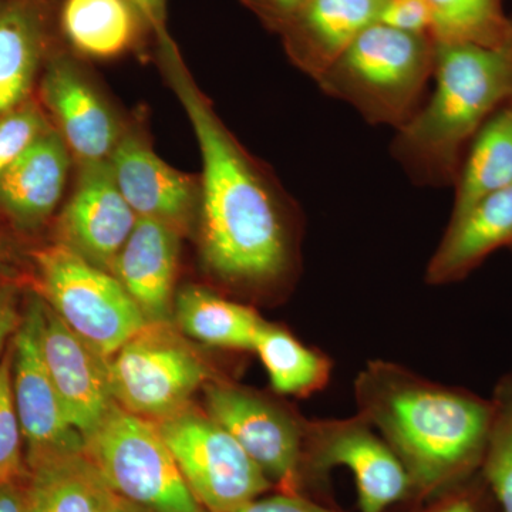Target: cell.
<instances>
[{
	"label": "cell",
	"instance_id": "cell-1",
	"mask_svg": "<svg viewBox=\"0 0 512 512\" xmlns=\"http://www.w3.org/2000/svg\"><path fill=\"white\" fill-rule=\"evenodd\" d=\"M175 90L190 117L202 156V254L212 274L235 288L264 289L284 281L295 264V241L278 195L178 64Z\"/></svg>",
	"mask_w": 512,
	"mask_h": 512
},
{
	"label": "cell",
	"instance_id": "cell-2",
	"mask_svg": "<svg viewBox=\"0 0 512 512\" xmlns=\"http://www.w3.org/2000/svg\"><path fill=\"white\" fill-rule=\"evenodd\" d=\"M357 414L403 464L417 501L446 493L480 473L490 399L417 375L390 360H370L353 383Z\"/></svg>",
	"mask_w": 512,
	"mask_h": 512
},
{
	"label": "cell",
	"instance_id": "cell-3",
	"mask_svg": "<svg viewBox=\"0 0 512 512\" xmlns=\"http://www.w3.org/2000/svg\"><path fill=\"white\" fill-rule=\"evenodd\" d=\"M436 92L397 131L393 154L420 184L456 180L460 158L485 121L512 100V46L436 43Z\"/></svg>",
	"mask_w": 512,
	"mask_h": 512
},
{
	"label": "cell",
	"instance_id": "cell-4",
	"mask_svg": "<svg viewBox=\"0 0 512 512\" xmlns=\"http://www.w3.org/2000/svg\"><path fill=\"white\" fill-rule=\"evenodd\" d=\"M436 42L376 22L363 30L318 80L320 89L346 101L369 123L399 128L416 113L434 72Z\"/></svg>",
	"mask_w": 512,
	"mask_h": 512
},
{
	"label": "cell",
	"instance_id": "cell-5",
	"mask_svg": "<svg viewBox=\"0 0 512 512\" xmlns=\"http://www.w3.org/2000/svg\"><path fill=\"white\" fill-rule=\"evenodd\" d=\"M86 454L119 497L151 512H211L192 494L154 421L117 406Z\"/></svg>",
	"mask_w": 512,
	"mask_h": 512
},
{
	"label": "cell",
	"instance_id": "cell-6",
	"mask_svg": "<svg viewBox=\"0 0 512 512\" xmlns=\"http://www.w3.org/2000/svg\"><path fill=\"white\" fill-rule=\"evenodd\" d=\"M36 259L47 305L100 355L110 359L148 325L119 279L73 249L56 245Z\"/></svg>",
	"mask_w": 512,
	"mask_h": 512
},
{
	"label": "cell",
	"instance_id": "cell-7",
	"mask_svg": "<svg viewBox=\"0 0 512 512\" xmlns=\"http://www.w3.org/2000/svg\"><path fill=\"white\" fill-rule=\"evenodd\" d=\"M109 376L121 409L157 423L190 406L208 369L170 323H148L110 357Z\"/></svg>",
	"mask_w": 512,
	"mask_h": 512
},
{
	"label": "cell",
	"instance_id": "cell-8",
	"mask_svg": "<svg viewBox=\"0 0 512 512\" xmlns=\"http://www.w3.org/2000/svg\"><path fill=\"white\" fill-rule=\"evenodd\" d=\"M156 424L192 494L208 511L237 512L271 490L244 448L207 412L190 404Z\"/></svg>",
	"mask_w": 512,
	"mask_h": 512
},
{
	"label": "cell",
	"instance_id": "cell-9",
	"mask_svg": "<svg viewBox=\"0 0 512 512\" xmlns=\"http://www.w3.org/2000/svg\"><path fill=\"white\" fill-rule=\"evenodd\" d=\"M205 407L208 416L244 448L272 487L302 494L308 420L264 394L224 382L205 387Z\"/></svg>",
	"mask_w": 512,
	"mask_h": 512
},
{
	"label": "cell",
	"instance_id": "cell-10",
	"mask_svg": "<svg viewBox=\"0 0 512 512\" xmlns=\"http://www.w3.org/2000/svg\"><path fill=\"white\" fill-rule=\"evenodd\" d=\"M335 467L348 468L355 477L360 512H386L412 493L399 458L359 414L308 420L306 481L318 480Z\"/></svg>",
	"mask_w": 512,
	"mask_h": 512
},
{
	"label": "cell",
	"instance_id": "cell-11",
	"mask_svg": "<svg viewBox=\"0 0 512 512\" xmlns=\"http://www.w3.org/2000/svg\"><path fill=\"white\" fill-rule=\"evenodd\" d=\"M43 302L33 301L16 332L12 360L13 396L23 441L26 467L46 458L83 453L86 443L67 420L40 349Z\"/></svg>",
	"mask_w": 512,
	"mask_h": 512
},
{
	"label": "cell",
	"instance_id": "cell-12",
	"mask_svg": "<svg viewBox=\"0 0 512 512\" xmlns=\"http://www.w3.org/2000/svg\"><path fill=\"white\" fill-rule=\"evenodd\" d=\"M40 349L63 412L86 443L119 406L111 393L109 359L84 342L46 303Z\"/></svg>",
	"mask_w": 512,
	"mask_h": 512
},
{
	"label": "cell",
	"instance_id": "cell-13",
	"mask_svg": "<svg viewBox=\"0 0 512 512\" xmlns=\"http://www.w3.org/2000/svg\"><path fill=\"white\" fill-rule=\"evenodd\" d=\"M137 221V214L117 187L109 164L87 165L63 212V245L93 265L111 271Z\"/></svg>",
	"mask_w": 512,
	"mask_h": 512
},
{
	"label": "cell",
	"instance_id": "cell-14",
	"mask_svg": "<svg viewBox=\"0 0 512 512\" xmlns=\"http://www.w3.org/2000/svg\"><path fill=\"white\" fill-rule=\"evenodd\" d=\"M180 239L177 229L138 217L136 227L111 266L147 323H170Z\"/></svg>",
	"mask_w": 512,
	"mask_h": 512
},
{
	"label": "cell",
	"instance_id": "cell-15",
	"mask_svg": "<svg viewBox=\"0 0 512 512\" xmlns=\"http://www.w3.org/2000/svg\"><path fill=\"white\" fill-rule=\"evenodd\" d=\"M382 0H308L286 23L282 33L289 55L319 80L379 18Z\"/></svg>",
	"mask_w": 512,
	"mask_h": 512
},
{
	"label": "cell",
	"instance_id": "cell-16",
	"mask_svg": "<svg viewBox=\"0 0 512 512\" xmlns=\"http://www.w3.org/2000/svg\"><path fill=\"white\" fill-rule=\"evenodd\" d=\"M110 158L114 181L137 217L153 218L177 231L184 227L195 202L194 187L184 174L136 138L120 140Z\"/></svg>",
	"mask_w": 512,
	"mask_h": 512
},
{
	"label": "cell",
	"instance_id": "cell-17",
	"mask_svg": "<svg viewBox=\"0 0 512 512\" xmlns=\"http://www.w3.org/2000/svg\"><path fill=\"white\" fill-rule=\"evenodd\" d=\"M501 247H512V185L481 198L450 220L427 266V284L460 281Z\"/></svg>",
	"mask_w": 512,
	"mask_h": 512
},
{
	"label": "cell",
	"instance_id": "cell-18",
	"mask_svg": "<svg viewBox=\"0 0 512 512\" xmlns=\"http://www.w3.org/2000/svg\"><path fill=\"white\" fill-rule=\"evenodd\" d=\"M47 103L55 111L66 143L86 165L103 164L119 143L109 109L72 64L55 62L46 74Z\"/></svg>",
	"mask_w": 512,
	"mask_h": 512
},
{
	"label": "cell",
	"instance_id": "cell-19",
	"mask_svg": "<svg viewBox=\"0 0 512 512\" xmlns=\"http://www.w3.org/2000/svg\"><path fill=\"white\" fill-rule=\"evenodd\" d=\"M23 485L26 512H109L117 497L86 451L28 466Z\"/></svg>",
	"mask_w": 512,
	"mask_h": 512
},
{
	"label": "cell",
	"instance_id": "cell-20",
	"mask_svg": "<svg viewBox=\"0 0 512 512\" xmlns=\"http://www.w3.org/2000/svg\"><path fill=\"white\" fill-rule=\"evenodd\" d=\"M67 173L69 158L62 138L43 133L0 174V202L20 221L43 220L59 204Z\"/></svg>",
	"mask_w": 512,
	"mask_h": 512
},
{
	"label": "cell",
	"instance_id": "cell-21",
	"mask_svg": "<svg viewBox=\"0 0 512 512\" xmlns=\"http://www.w3.org/2000/svg\"><path fill=\"white\" fill-rule=\"evenodd\" d=\"M174 318L185 335L197 342L251 352L266 325V320L244 303L229 301L200 286H188L175 296Z\"/></svg>",
	"mask_w": 512,
	"mask_h": 512
},
{
	"label": "cell",
	"instance_id": "cell-22",
	"mask_svg": "<svg viewBox=\"0 0 512 512\" xmlns=\"http://www.w3.org/2000/svg\"><path fill=\"white\" fill-rule=\"evenodd\" d=\"M43 20L33 0L0 3V119L18 109L35 76Z\"/></svg>",
	"mask_w": 512,
	"mask_h": 512
},
{
	"label": "cell",
	"instance_id": "cell-23",
	"mask_svg": "<svg viewBox=\"0 0 512 512\" xmlns=\"http://www.w3.org/2000/svg\"><path fill=\"white\" fill-rule=\"evenodd\" d=\"M141 19L131 0H64L60 12L67 42L94 59H110L130 49Z\"/></svg>",
	"mask_w": 512,
	"mask_h": 512
},
{
	"label": "cell",
	"instance_id": "cell-24",
	"mask_svg": "<svg viewBox=\"0 0 512 512\" xmlns=\"http://www.w3.org/2000/svg\"><path fill=\"white\" fill-rule=\"evenodd\" d=\"M457 181L451 220L481 198L512 185V100L478 130Z\"/></svg>",
	"mask_w": 512,
	"mask_h": 512
},
{
	"label": "cell",
	"instance_id": "cell-25",
	"mask_svg": "<svg viewBox=\"0 0 512 512\" xmlns=\"http://www.w3.org/2000/svg\"><path fill=\"white\" fill-rule=\"evenodd\" d=\"M254 352L261 359L272 389L284 396L306 397L325 389L332 360L306 346L288 329L266 322Z\"/></svg>",
	"mask_w": 512,
	"mask_h": 512
},
{
	"label": "cell",
	"instance_id": "cell-26",
	"mask_svg": "<svg viewBox=\"0 0 512 512\" xmlns=\"http://www.w3.org/2000/svg\"><path fill=\"white\" fill-rule=\"evenodd\" d=\"M436 43L512 46V20L503 0H426Z\"/></svg>",
	"mask_w": 512,
	"mask_h": 512
},
{
	"label": "cell",
	"instance_id": "cell-27",
	"mask_svg": "<svg viewBox=\"0 0 512 512\" xmlns=\"http://www.w3.org/2000/svg\"><path fill=\"white\" fill-rule=\"evenodd\" d=\"M480 476L498 511L512 512V370L498 380Z\"/></svg>",
	"mask_w": 512,
	"mask_h": 512
},
{
	"label": "cell",
	"instance_id": "cell-28",
	"mask_svg": "<svg viewBox=\"0 0 512 512\" xmlns=\"http://www.w3.org/2000/svg\"><path fill=\"white\" fill-rule=\"evenodd\" d=\"M12 357L0 362V484L22 483L28 477V467L22 454L20 429L15 396H13Z\"/></svg>",
	"mask_w": 512,
	"mask_h": 512
},
{
	"label": "cell",
	"instance_id": "cell-29",
	"mask_svg": "<svg viewBox=\"0 0 512 512\" xmlns=\"http://www.w3.org/2000/svg\"><path fill=\"white\" fill-rule=\"evenodd\" d=\"M45 133L42 117L32 106L13 110L0 119V174Z\"/></svg>",
	"mask_w": 512,
	"mask_h": 512
},
{
	"label": "cell",
	"instance_id": "cell-30",
	"mask_svg": "<svg viewBox=\"0 0 512 512\" xmlns=\"http://www.w3.org/2000/svg\"><path fill=\"white\" fill-rule=\"evenodd\" d=\"M493 503V495L478 473L466 483L437 495L433 504L420 512H491Z\"/></svg>",
	"mask_w": 512,
	"mask_h": 512
},
{
	"label": "cell",
	"instance_id": "cell-31",
	"mask_svg": "<svg viewBox=\"0 0 512 512\" xmlns=\"http://www.w3.org/2000/svg\"><path fill=\"white\" fill-rule=\"evenodd\" d=\"M377 22L416 35H430L433 20L426 0H382Z\"/></svg>",
	"mask_w": 512,
	"mask_h": 512
},
{
	"label": "cell",
	"instance_id": "cell-32",
	"mask_svg": "<svg viewBox=\"0 0 512 512\" xmlns=\"http://www.w3.org/2000/svg\"><path fill=\"white\" fill-rule=\"evenodd\" d=\"M237 512H339L325 505L316 503L301 493H284L261 495L256 500L242 507Z\"/></svg>",
	"mask_w": 512,
	"mask_h": 512
},
{
	"label": "cell",
	"instance_id": "cell-33",
	"mask_svg": "<svg viewBox=\"0 0 512 512\" xmlns=\"http://www.w3.org/2000/svg\"><path fill=\"white\" fill-rule=\"evenodd\" d=\"M272 28L282 30L308 0H245Z\"/></svg>",
	"mask_w": 512,
	"mask_h": 512
},
{
	"label": "cell",
	"instance_id": "cell-34",
	"mask_svg": "<svg viewBox=\"0 0 512 512\" xmlns=\"http://www.w3.org/2000/svg\"><path fill=\"white\" fill-rule=\"evenodd\" d=\"M23 483L0 484V512H26Z\"/></svg>",
	"mask_w": 512,
	"mask_h": 512
},
{
	"label": "cell",
	"instance_id": "cell-35",
	"mask_svg": "<svg viewBox=\"0 0 512 512\" xmlns=\"http://www.w3.org/2000/svg\"><path fill=\"white\" fill-rule=\"evenodd\" d=\"M18 328L19 322L15 308L10 303L8 296L0 291V353L5 348L9 336Z\"/></svg>",
	"mask_w": 512,
	"mask_h": 512
},
{
	"label": "cell",
	"instance_id": "cell-36",
	"mask_svg": "<svg viewBox=\"0 0 512 512\" xmlns=\"http://www.w3.org/2000/svg\"><path fill=\"white\" fill-rule=\"evenodd\" d=\"M136 5L138 12L141 13L143 18H147L151 23L157 26L158 33L163 36L164 42H168L167 37L164 35V30L161 28V15H163L164 0H131ZM163 42V43H164Z\"/></svg>",
	"mask_w": 512,
	"mask_h": 512
},
{
	"label": "cell",
	"instance_id": "cell-37",
	"mask_svg": "<svg viewBox=\"0 0 512 512\" xmlns=\"http://www.w3.org/2000/svg\"><path fill=\"white\" fill-rule=\"evenodd\" d=\"M109 512H151L146 510V508L140 507V505L131 503V501L126 500V498H121L117 495L116 500H114L113 505H111Z\"/></svg>",
	"mask_w": 512,
	"mask_h": 512
}]
</instances>
